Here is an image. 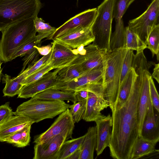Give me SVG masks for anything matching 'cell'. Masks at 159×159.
I'll return each instance as SVG.
<instances>
[{"label": "cell", "mask_w": 159, "mask_h": 159, "mask_svg": "<svg viewBox=\"0 0 159 159\" xmlns=\"http://www.w3.org/2000/svg\"><path fill=\"white\" fill-rule=\"evenodd\" d=\"M142 73L138 74L125 102L120 108L111 111L112 131L108 147L114 159H130L139 135L138 112Z\"/></svg>", "instance_id": "6da1fadb"}, {"label": "cell", "mask_w": 159, "mask_h": 159, "mask_svg": "<svg viewBox=\"0 0 159 159\" xmlns=\"http://www.w3.org/2000/svg\"><path fill=\"white\" fill-rule=\"evenodd\" d=\"M36 16L14 23L2 30L0 40V61H11L14 54L25 43L35 37L34 26Z\"/></svg>", "instance_id": "7a4b0ae2"}, {"label": "cell", "mask_w": 159, "mask_h": 159, "mask_svg": "<svg viewBox=\"0 0 159 159\" xmlns=\"http://www.w3.org/2000/svg\"><path fill=\"white\" fill-rule=\"evenodd\" d=\"M127 49H115L109 52L102 78L103 94L112 110L119 91L122 64Z\"/></svg>", "instance_id": "3957f363"}, {"label": "cell", "mask_w": 159, "mask_h": 159, "mask_svg": "<svg viewBox=\"0 0 159 159\" xmlns=\"http://www.w3.org/2000/svg\"><path fill=\"white\" fill-rule=\"evenodd\" d=\"M70 105L62 100H46L33 97L19 105L14 115L24 116L33 123L52 119L69 108Z\"/></svg>", "instance_id": "277c9868"}, {"label": "cell", "mask_w": 159, "mask_h": 159, "mask_svg": "<svg viewBox=\"0 0 159 159\" xmlns=\"http://www.w3.org/2000/svg\"><path fill=\"white\" fill-rule=\"evenodd\" d=\"M40 0H0V31L24 19L38 16Z\"/></svg>", "instance_id": "5b68a950"}, {"label": "cell", "mask_w": 159, "mask_h": 159, "mask_svg": "<svg viewBox=\"0 0 159 159\" xmlns=\"http://www.w3.org/2000/svg\"><path fill=\"white\" fill-rule=\"evenodd\" d=\"M115 0H104L97 8V13L91 25L94 37L93 44L100 49L111 52L110 41L112 33V24Z\"/></svg>", "instance_id": "8992f818"}, {"label": "cell", "mask_w": 159, "mask_h": 159, "mask_svg": "<svg viewBox=\"0 0 159 159\" xmlns=\"http://www.w3.org/2000/svg\"><path fill=\"white\" fill-rule=\"evenodd\" d=\"M159 0H152L143 14L129 21L128 26L146 44L150 32L159 24Z\"/></svg>", "instance_id": "52a82bcc"}, {"label": "cell", "mask_w": 159, "mask_h": 159, "mask_svg": "<svg viewBox=\"0 0 159 159\" xmlns=\"http://www.w3.org/2000/svg\"><path fill=\"white\" fill-rule=\"evenodd\" d=\"M75 123L69 108H67L59 115L47 130L34 137V143L42 144L59 134L66 136L67 139L72 138Z\"/></svg>", "instance_id": "ba28073f"}, {"label": "cell", "mask_w": 159, "mask_h": 159, "mask_svg": "<svg viewBox=\"0 0 159 159\" xmlns=\"http://www.w3.org/2000/svg\"><path fill=\"white\" fill-rule=\"evenodd\" d=\"M97 13V8H94L85 10L76 15L56 28L55 32L47 39L53 40L72 29L91 26Z\"/></svg>", "instance_id": "9c48e42d"}, {"label": "cell", "mask_w": 159, "mask_h": 159, "mask_svg": "<svg viewBox=\"0 0 159 159\" xmlns=\"http://www.w3.org/2000/svg\"><path fill=\"white\" fill-rule=\"evenodd\" d=\"M105 69L104 67L94 69L74 79L57 84L51 88L66 92L80 90L90 83L102 81Z\"/></svg>", "instance_id": "30bf717a"}, {"label": "cell", "mask_w": 159, "mask_h": 159, "mask_svg": "<svg viewBox=\"0 0 159 159\" xmlns=\"http://www.w3.org/2000/svg\"><path fill=\"white\" fill-rule=\"evenodd\" d=\"M84 47V55L78 54V57L84 73L94 69L106 67L109 52L105 49H100L90 44Z\"/></svg>", "instance_id": "8fae6325"}, {"label": "cell", "mask_w": 159, "mask_h": 159, "mask_svg": "<svg viewBox=\"0 0 159 159\" xmlns=\"http://www.w3.org/2000/svg\"><path fill=\"white\" fill-rule=\"evenodd\" d=\"M60 69H56L52 72L49 71L37 80L23 86L17 98H32L37 93L54 86L57 83V73Z\"/></svg>", "instance_id": "7c38bea8"}, {"label": "cell", "mask_w": 159, "mask_h": 159, "mask_svg": "<svg viewBox=\"0 0 159 159\" xmlns=\"http://www.w3.org/2000/svg\"><path fill=\"white\" fill-rule=\"evenodd\" d=\"M55 40L71 48L75 49L82 45L85 46L93 42L94 37L91 26L72 29Z\"/></svg>", "instance_id": "4fadbf2b"}, {"label": "cell", "mask_w": 159, "mask_h": 159, "mask_svg": "<svg viewBox=\"0 0 159 159\" xmlns=\"http://www.w3.org/2000/svg\"><path fill=\"white\" fill-rule=\"evenodd\" d=\"M153 107L150 97L139 136L157 143L159 141V114Z\"/></svg>", "instance_id": "5bb4252c"}, {"label": "cell", "mask_w": 159, "mask_h": 159, "mask_svg": "<svg viewBox=\"0 0 159 159\" xmlns=\"http://www.w3.org/2000/svg\"><path fill=\"white\" fill-rule=\"evenodd\" d=\"M94 121L97 134L95 149L98 156L109 145L112 131V120L110 114L106 116L102 114Z\"/></svg>", "instance_id": "9a60e30c"}, {"label": "cell", "mask_w": 159, "mask_h": 159, "mask_svg": "<svg viewBox=\"0 0 159 159\" xmlns=\"http://www.w3.org/2000/svg\"><path fill=\"white\" fill-rule=\"evenodd\" d=\"M51 54L49 60L53 69L66 66L78 56L72 48L56 40H53Z\"/></svg>", "instance_id": "2e32d148"}, {"label": "cell", "mask_w": 159, "mask_h": 159, "mask_svg": "<svg viewBox=\"0 0 159 159\" xmlns=\"http://www.w3.org/2000/svg\"><path fill=\"white\" fill-rule=\"evenodd\" d=\"M67 140L63 135L59 134L42 144H35L33 159H57L62 144Z\"/></svg>", "instance_id": "e0dca14e"}, {"label": "cell", "mask_w": 159, "mask_h": 159, "mask_svg": "<svg viewBox=\"0 0 159 159\" xmlns=\"http://www.w3.org/2000/svg\"><path fill=\"white\" fill-rule=\"evenodd\" d=\"M109 107L108 102L103 94H97L88 92L83 120L87 122L94 121L102 114L101 111Z\"/></svg>", "instance_id": "ac0fdd59"}, {"label": "cell", "mask_w": 159, "mask_h": 159, "mask_svg": "<svg viewBox=\"0 0 159 159\" xmlns=\"http://www.w3.org/2000/svg\"><path fill=\"white\" fill-rule=\"evenodd\" d=\"M149 68L150 67H148L144 69L141 74V92L138 112L139 135L147 112L150 98L149 78L151 75L149 71Z\"/></svg>", "instance_id": "d6986e66"}, {"label": "cell", "mask_w": 159, "mask_h": 159, "mask_svg": "<svg viewBox=\"0 0 159 159\" xmlns=\"http://www.w3.org/2000/svg\"><path fill=\"white\" fill-rule=\"evenodd\" d=\"M24 116L14 115L0 124V141L4 142L6 138L25 126L33 124Z\"/></svg>", "instance_id": "ffe728a7"}, {"label": "cell", "mask_w": 159, "mask_h": 159, "mask_svg": "<svg viewBox=\"0 0 159 159\" xmlns=\"http://www.w3.org/2000/svg\"><path fill=\"white\" fill-rule=\"evenodd\" d=\"M138 75L134 69L131 67L120 85L118 97L111 111L120 108L125 102Z\"/></svg>", "instance_id": "44dd1931"}, {"label": "cell", "mask_w": 159, "mask_h": 159, "mask_svg": "<svg viewBox=\"0 0 159 159\" xmlns=\"http://www.w3.org/2000/svg\"><path fill=\"white\" fill-rule=\"evenodd\" d=\"M84 74L78 56L69 65L61 68L59 70L56 84L71 80Z\"/></svg>", "instance_id": "7402d4cb"}, {"label": "cell", "mask_w": 159, "mask_h": 159, "mask_svg": "<svg viewBox=\"0 0 159 159\" xmlns=\"http://www.w3.org/2000/svg\"><path fill=\"white\" fill-rule=\"evenodd\" d=\"M80 148L79 159H93L96 145L97 134L95 126L90 127Z\"/></svg>", "instance_id": "603a6c76"}, {"label": "cell", "mask_w": 159, "mask_h": 159, "mask_svg": "<svg viewBox=\"0 0 159 159\" xmlns=\"http://www.w3.org/2000/svg\"><path fill=\"white\" fill-rule=\"evenodd\" d=\"M32 97L46 100H67L73 103L77 102L74 92L64 91L52 88L42 91Z\"/></svg>", "instance_id": "cb8c5ba5"}, {"label": "cell", "mask_w": 159, "mask_h": 159, "mask_svg": "<svg viewBox=\"0 0 159 159\" xmlns=\"http://www.w3.org/2000/svg\"><path fill=\"white\" fill-rule=\"evenodd\" d=\"M157 143L139 136L133 147L130 159H139L155 152Z\"/></svg>", "instance_id": "d4e9b609"}, {"label": "cell", "mask_w": 159, "mask_h": 159, "mask_svg": "<svg viewBox=\"0 0 159 159\" xmlns=\"http://www.w3.org/2000/svg\"><path fill=\"white\" fill-rule=\"evenodd\" d=\"M32 124H29L13 133L6 138L4 142L18 148L27 146L30 140V131Z\"/></svg>", "instance_id": "484cf974"}, {"label": "cell", "mask_w": 159, "mask_h": 159, "mask_svg": "<svg viewBox=\"0 0 159 159\" xmlns=\"http://www.w3.org/2000/svg\"><path fill=\"white\" fill-rule=\"evenodd\" d=\"M125 29L122 19L116 21L115 30L111 33L110 41L111 52L115 49L125 48Z\"/></svg>", "instance_id": "4316f807"}, {"label": "cell", "mask_w": 159, "mask_h": 159, "mask_svg": "<svg viewBox=\"0 0 159 159\" xmlns=\"http://www.w3.org/2000/svg\"><path fill=\"white\" fill-rule=\"evenodd\" d=\"M2 80L3 83H5V86L3 90L4 96L13 97L18 95L23 86L21 82L23 80L20 75L11 78L7 74L2 75Z\"/></svg>", "instance_id": "83f0119b"}, {"label": "cell", "mask_w": 159, "mask_h": 159, "mask_svg": "<svg viewBox=\"0 0 159 159\" xmlns=\"http://www.w3.org/2000/svg\"><path fill=\"white\" fill-rule=\"evenodd\" d=\"M85 134L80 137L66 140L60 149L57 159H67L75 151L80 148Z\"/></svg>", "instance_id": "f1b7e54d"}, {"label": "cell", "mask_w": 159, "mask_h": 159, "mask_svg": "<svg viewBox=\"0 0 159 159\" xmlns=\"http://www.w3.org/2000/svg\"><path fill=\"white\" fill-rule=\"evenodd\" d=\"M125 48L128 50L136 51V53L143 52L147 48V45L135 33L125 27Z\"/></svg>", "instance_id": "f546056e"}, {"label": "cell", "mask_w": 159, "mask_h": 159, "mask_svg": "<svg viewBox=\"0 0 159 159\" xmlns=\"http://www.w3.org/2000/svg\"><path fill=\"white\" fill-rule=\"evenodd\" d=\"M34 26L38 33L36 37L39 43L43 39L47 38L53 34L56 29L55 27L51 26L49 23H45L41 18H39L38 16L35 18Z\"/></svg>", "instance_id": "4dcf8cb0"}, {"label": "cell", "mask_w": 159, "mask_h": 159, "mask_svg": "<svg viewBox=\"0 0 159 159\" xmlns=\"http://www.w3.org/2000/svg\"><path fill=\"white\" fill-rule=\"evenodd\" d=\"M147 48L151 52L152 57L157 56L159 60V24L157 25L152 30L148 37L146 43Z\"/></svg>", "instance_id": "1f68e13d"}, {"label": "cell", "mask_w": 159, "mask_h": 159, "mask_svg": "<svg viewBox=\"0 0 159 159\" xmlns=\"http://www.w3.org/2000/svg\"><path fill=\"white\" fill-rule=\"evenodd\" d=\"M86 101H77L70 106V111L75 123H78L84 116Z\"/></svg>", "instance_id": "d6a6232c"}, {"label": "cell", "mask_w": 159, "mask_h": 159, "mask_svg": "<svg viewBox=\"0 0 159 159\" xmlns=\"http://www.w3.org/2000/svg\"><path fill=\"white\" fill-rule=\"evenodd\" d=\"M53 69L51 62L46 64L24 79L21 82L23 86L34 82L41 78L48 72Z\"/></svg>", "instance_id": "836d02e7"}, {"label": "cell", "mask_w": 159, "mask_h": 159, "mask_svg": "<svg viewBox=\"0 0 159 159\" xmlns=\"http://www.w3.org/2000/svg\"><path fill=\"white\" fill-rule=\"evenodd\" d=\"M51 54V52L48 55L43 56L33 65L30 67H27L23 72L20 73L19 75H20L24 80L26 77L33 73L43 65L51 62L49 61Z\"/></svg>", "instance_id": "e575fe53"}, {"label": "cell", "mask_w": 159, "mask_h": 159, "mask_svg": "<svg viewBox=\"0 0 159 159\" xmlns=\"http://www.w3.org/2000/svg\"><path fill=\"white\" fill-rule=\"evenodd\" d=\"M39 53L36 48L34 47L27 52L24 56L23 67L20 73L23 72L26 67L31 66L39 60Z\"/></svg>", "instance_id": "d590c367"}, {"label": "cell", "mask_w": 159, "mask_h": 159, "mask_svg": "<svg viewBox=\"0 0 159 159\" xmlns=\"http://www.w3.org/2000/svg\"><path fill=\"white\" fill-rule=\"evenodd\" d=\"M129 0H115L113 8V17L115 21L122 18L129 7Z\"/></svg>", "instance_id": "8d00e7d4"}, {"label": "cell", "mask_w": 159, "mask_h": 159, "mask_svg": "<svg viewBox=\"0 0 159 159\" xmlns=\"http://www.w3.org/2000/svg\"><path fill=\"white\" fill-rule=\"evenodd\" d=\"M133 51L127 50L122 67L120 85L132 67L134 55Z\"/></svg>", "instance_id": "74e56055"}, {"label": "cell", "mask_w": 159, "mask_h": 159, "mask_svg": "<svg viewBox=\"0 0 159 159\" xmlns=\"http://www.w3.org/2000/svg\"><path fill=\"white\" fill-rule=\"evenodd\" d=\"M39 44L37 42V39L35 36V37L25 43L14 54L11 58V61L17 57L24 56L27 52L32 49L34 46L37 45L39 46Z\"/></svg>", "instance_id": "f35d334b"}, {"label": "cell", "mask_w": 159, "mask_h": 159, "mask_svg": "<svg viewBox=\"0 0 159 159\" xmlns=\"http://www.w3.org/2000/svg\"><path fill=\"white\" fill-rule=\"evenodd\" d=\"M150 94L152 105L159 112V96L151 75L149 78Z\"/></svg>", "instance_id": "ab89813d"}, {"label": "cell", "mask_w": 159, "mask_h": 159, "mask_svg": "<svg viewBox=\"0 0 159 159\" xmlns=\"http://www.w3.org/2000/svg\"><path fill=\"white\" fill-rule=\"evenodd\" d=\"M7 102L0 106V124L11 116L14 115V112Z\"/></svg>", "instance_id": "60d3db41"}, {"label": "cell", "mask_w": 159, "mask_h": 159, "mask_svg": "<svg viewBox=\"0 0 159 159\" xmlns=\"http://www.w3.org/2000/svg\"><path fill=\"white\" fill-rule=\"evenodd\" d=\"M52 44L41 47L35 45L34 46L38 50L39 54L42 56H45L49 54L52 49Z\"/></svg>", "instance_id": "b9f144b4"}, {"label": "cell", "mask_w": 159, "mask_h": 159, "mask_svg": "<svg viewBox=\"0 0 159 159\" xmlns=\"http://www.w3.org/2000/svg\"><path fill=\"white\" fill-rule=\"evenodd\" d=\"M77 102L86 101L88 92L85 90H80L74 92Z\"/></svg>", "instance_id": "7bdbcfd3"}, {"label": "cell", "mask_w": 159, "mask_h": 159, "mask_svg": "<svg viewBox=\"0 0 159 159\" xmlns=\"http://www.w3.org/2000/svg\"><path fill=\"white\" fill-rule=\"evenodd\" d=\"M153 65L154 67L151 76L157 81L158 83H159V64L153 63Z\"/></svg>", "instance_id": "ee69618b"}, {"label": "cell", "mask_w": 159, "mask_h": 159, "mask_svg": "<svg viewBox=\"0 0 159 159\" xmlns=\"http://www.w3.org/2000/svg\"><path fill=\"white\" fill-rule=\"evenodd\" d=\"M80 154V148L73 152L67 159H79Z\"/></svg>", "instance_id": "f6af8a7d"}, {"label": "cell", "mask_w": 159, "mask_h": 159, "mask_svg": "<svg viewBox=\"0 0 159 159\" xmlns=\"http://www.w3.org/2000/svg\"><path fill=\"white\" fill-rule=\"evenodd\" d=\"M2 63V62L0 61V82L3 75L2 73V69L1 67V66Z\"/></svg>", "instance_id": "bcb514c9"}, {"label": "cell", "mask_w": 159, "mask_h": 159, "mask_svg": "<svg viewBox=\"0 0 159 159\" xmlns=\"http://www.w3.org/2000/svg\"><path fill=\"white\" fill-rule=\"evenodd\" d=\"M135 0H129L128 3V7Z\"/></svg>", "instance_id": "7dc6e473"}, {"label": "cell", "mask_w": 159, "mask_h": 159, "mask_svg": "<svg viewBox=\"0 0 159 159\" xmlns=\"http://www.w3.org/2000/svg\"><path fill=\"white\" fill-rule=\"evenodd\" d=\"M78 1H79V0H77V3H78Z\"/></svg>", "instance_id": "c3c4849f"}]
</instances>
